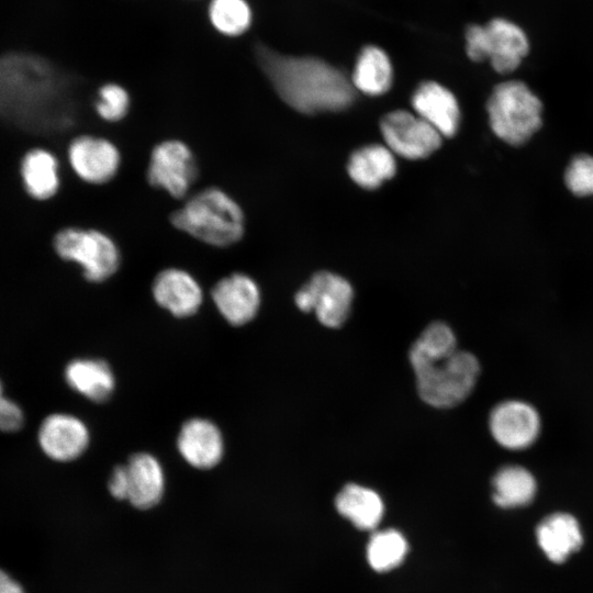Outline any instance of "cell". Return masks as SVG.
Here are the masks:
<instances>
[{
	"instance_id": "2",
	"label": "cell",
	"mask_w": 593,
	"mask_h": 593,
	"mask_svg": "<svg viewBox=\"0 0 593 593\" xmlns=\"http://www.w3.org/2000/svg\"><path fill=\"white\" fill-rule=\"evenodd\" d=\"M255 56L279 98L298 112L340 111L354 101L351 81L322 59L284 55L264 44H257Z\"/></svg>"
},
{
	"instance_id": "24",
	"label": "cell",
	"mask_w": 593,
	"mask_h": 593,
	"mask_svg": "<svg viewBox=\"0 0 593 593\" xmlns=\"http://www.w3.org/2000/svg\"><path fill=\"white\" fill-rule=\"evenodd\" d=\"M492 488L494 503L503 508H513L529 504L536 494L537 484L526 468L510 465L495 473Z\"/></svg>"
},
{
	"instance_id": "18",
	"label": "cell",
	"mask_w": 593,
	"mask_h": 593,
	"mask_svg": "<svg viewBox=\"0 0 593 593\" xmlns=\"http://www.w3.org/2000/svg\"><path fill=\"white\" fill-rule=\"evenodd\" d=\"M128 483L127 500L141 510L155 506L165 489L164 470L148 452L134 454L125 465Z\"/></svg>"
},
{
	"instance_id": "1",
	"label": "cell",
	"mask_w": 593,
	"mask_h": 593,
	"mask_svg": "<svg viewBox=\"0 0 593 593\" xmlns=\"http://www.w3.org/2000/svg\"><path fill=\"white\" fill-rule=\"evenodd\" d=\"M0 113L27 131L65 132L78 114L74 82L40 58H4L0 61Z\"/></svg>"
},
{
	"instance_id": "28",
	"label": "cell",
	"mask_w": 593,
	"mask_h": 593,
	"mask_svg": "<svg viewBox=\"0 0 593 593\" xmlns=\"http://www.w3.org/2000/svg\"><path fill=\"white\" fill-rule=\"evenodd\" d=\"M457 350L454 331L443 322L429 324L412 345L410 360L433 359Z\"/></svg>"
},
{
	"instance_id": "13",
	"label": "cell",
	"mask_w": 593,
	"mask_h": 593,
	"mask_svg": "<svg viewBox=\"0 0 593 593\" xmlns=\"http://www.w3.org/2000/svg\"><path fill=\"white\" fill-rule=\"evenodd\" d=\"M37 439L41 450L48 458L68 462L86 451L90 436L86 424L77 416L54 413L42 422Z\"/></svg>"
},
{
	"instance_id": "16",
	"label": "cell",
	"mask_w": 593,
	"mask_h": 593,
	"mask_svg": "<svg viewBox=\"0 0 593 593\" xmlns=\"http://www.w3.org/2000/svg\"><path fill=\"white\" fill-rule=\"evenodd\" d=\"M177 447L181 457L197 469H211L222 459L224 440L219 427L209 419H188L179 432Z\"/></svg>"
},
{
	"instance_id": "6",
	"label": "cell",
	"mask_w": 593,
	"mask_h": 593,
	"mask_svg": "<svg viewBox=\"0 0 593 593\" xmlns=\"http://www.w3.org/2000/svg\"><path fill=\"white\" fill-rule=\"evenodd\" d=\"M57 255L79 265L90 282L111 278L121 262L120 249L104 232L94 228L65 227L53 240Z\"/></svg>"
},
{
	"instance_id": "3",
	"label": "cell",
	"mask_w": 593,
	"mask_h": 593,
	"mask_svg": "<svg viewBox=\"0 0 593 593\" xmlns=\"http://www.w3.org/2000/svg\"><path fill=\"white\" fill-rule=\"evenodd\" d=\"M170 223L178 231L214 247L234 245L245 231L240 205L216 187L204 188L191 195L170 214Z\"/></svg>"
},
{
	"instance_id": "17",
	"label": "cell",
	"mask_w": 593,
	"mask_h": 593,
	"mask_svg": "<svg viewBox=\"0 0 593 593\" xmlns=\"http://www.w3.org/2000/svg\"><path fill=\"white\" fill-rule=\"evenodd\" d=\"M412 107L419 118L441 136H454L459 127L460 109L454 93L435 81H426L412 96Z\"/></svg>"
},
{
	"instance_id": "31",
	"label": "cell",
	"mask_w": 593,
	"mask_h": 593,
	"mask_svg": "<svg viewBox=\"0 0 593 593\" xmlns=\"http://www.w3.org/2000/svg\"><path fill=\"white\" fill-rule=\"evenodd\" d=\"M24 422L22 409L3 393L0 380V432L11 433L20 429Z\"/></svg>"
},
{
	"instance_id": "22",
	"label": "cell",
	"mask_w": 593,
	"mask_h": 593,
	"mask_svg": "<svg viewBox=\"0 0 593 593\" xmlns=\"http://www.w3.org/2000/svg\"><path fill=\"white\" fill-rule=\"evenodd\" d=\"M335 506L340 515L349 519L359 529H373L383 516V502L372 489L349 483L335 499Z\"/></svg>"
},
{
	"instance_id": "10",
	"label": "cell",
	"mask_w": 593,
	"mask_h": 593,
	"mask_svg": "<svg viewBox=\"0 0 593 593\" xmlns=\"http://www.w3.org/2000/svg\"><path fill=\"white\" fill-rule=\"evenodd\" d=\"M380 130L387 147L407 159H422L437 150L441 135L417 114L404 110L388 113Z\"/></svg>"
},
{
	"instance_id": "32",
	"label": "cell",
	"mask_w": 593,
	"mask_h": 593,
	"mask_svg": "<svg viewBox=\"0 0 593 593\" xmlns=\"http://www.w3.org/2000/svg\"><path fill=\"white\" fill-rule=\"evenodd\" d=\"M109 491L118 500H127L128 483L125 465L113 469L109 480Z\"/></svg>"
},
{
	"instance_id": "25",
	"label": "cell",
	"mask_w": 593,
	"mask_h": 593,
	"mask_svg": "<svg viewBox=\"0 0 593 593\" xmlns=\"http://www.w3.org/2000/svg\"><path fill=\"white\" fill-rule=\"evenodd\" d=\"M392 76L388 55L377 46H367L358 56L351 85L366 94L380 96L390 89Z\"/></svg>"
},
{
	"instance_id": "30",
	"label": "cell",
	"mask_w": 593,
	"mask_h": 593,
	"mask_svg": "<svg viewBox=\"0 0 593 593\" xmlns=\"http://www.w3.org/2000/svg\"><path fill=\"white\" fill-rule=\"evenodd\" d=\"M564 181L568 189L578 197L593 194V156H574L566 169Z\"/></svg>"
},
{
	"instance_id": "7",
	"label": "cell",
	"mask_w": 593,
	"mask_h": 593,
	"mask_svg": "<svg viewBox=\"0 0 593 593\" xmlns=\"http://www.w3.org/2000/svg\"><path fill=\"white\" fill-rule=\"evenodd\" d=\"M529 51L525 32L515 23L495 18L485 25L472 24L466 31V52L470 59H489L500 74L514 71Z\"/></svg>"
},
{
	"instance_id": "19",
	"label": "cell",
	"mask_w": 593,
	"mask_h": 593,
	"mask_svg": "<svg viewBox=\"0 0 593 593\" xmlns=\"http://www.w3.org/2000/svg\"><path fill=\"white\" fill-rule=\"evenodd\" d=\"M539 547L555 563L566 561L583 542L578 521L568 513H553L545 517L536 528Z\"/></svg>"
},
{
	"instance_id": "33",
	"label": "cell",
	"mask_w": 593,
	"mask_h": 593,
	"mask_svg": "<svg viewBox=\"0 0 593 593\" xmlns=\"http://www.w3.org/2000/svg\"><path fill=\"white\" fill-rule=\"evenodd\" d=\"M0 593H25L23 586L0 568Z\"/></svg>"
},
{
	"instance_id": "21",
	"label": "cell",
	"mask_w": 593,
	"mask_h": 593,
	"mask_svg": "<svg viewBox=\"0 0 593 593\" xmlns=\"http://www.w3.org/2000/svg\"><path fill=\"white\" fill-rule=\"evenodd\" d=\"M396 171L394 154L383 145L373 144L357 149L349 158L348 174L365 189H376Z\"/></svg>"
},
{
	"instance_id": "27",
	"label": "cell",
	"mask_w": 593,
	"mask_h": 593,
	"mask_svg": "<svg viewBox=\"0 0 593 593\" xmlns=\"http://www.w3.org/2000/svg\"><path fill=\"white\" fill-rule=\"evenodd\" d=\"M407 552V544L401 533L384 529L372 534L367 546V559L370 567L384 572L398 567Z\"/></svg>"
},
{
	"instance_id": "5",
	"label": "cell",
	"mask_w": 593,
	"mask_h": 593,
	"mask_svg": "<svg viewBox=\"0 0 593 593\" xmlns=\"http://www.w3.org/2000/svg\"><path fill=\"white\" fill-rule=\"evenodd\" d=\"M542 104L522 81L497 85L488 101L492 131L505 143L525 144L541 126Z\"/></svg>"
},
{
	"instance_id": "11",
	"label": "cell",
	"mask_w": 593,
	"mask_h": 593,
	"mask_svg": "<svg viewBox=\"0 0 593 593\" xmlns=\"http://www.w3.org/2000/svg\"><path fill=\"white\" fill-rule=\"evenodd\" d=\"M489 428L494 440L510 450H523L538 438L540 416L529 403L507 400L499 403L490 413Z\"/></svg>"
},
{
	"instance_id": "29",
	"label": "cell",
	"mask_w": 593,
	"mask_h": 593,
	"mask_svg": "<svg viewBox=\"0 0 593 593\" xmlns=\"http://www.w3.org/2000/svg\"><path fill=\"white\" fill-rule=\"evenodd\" d=\"M130 107L131 98L123 86L107 82L98 89L94 109L102 120L119 122L127 115Z\"/></svg>"
},
{
	"instance_id": "23",
	"label": "cell",
	"mask_w": 593,
	"mask_h": 593,
	"mask_svg": "<svg viewBox=\"0 0 593 593\" xmlns=\"http://www.w3.org/2000/svg\"><path fill=\"white\" fill-rule=\"evenodd\" d=\"M21 175L25 190L34 199H51L59 188L58 160L46 149L27 152L21 163Z\"/></svg>"
},
{
	"instance_id": "20",
	"label": "cell",
	"mask_w": 593,
	"mask_h": 593,
	"mask_svg": "<svg viewBox=\"0 0 593 593\" xmlns=\"http://www.w3.org/2000/svg\"><path fill=\"white\" fill-rule=\"evenodd\" d=\"M65 380L74 391L94 402L108 400L115 387L110 366L100 359L71 360L65 368Z\"/></svg>"
},
{
	"instance_id": "9",
	"label": "cell",
	"mask_w": 593,
	"mask_h": 593,
	"mask_svg": "<svg viewBox=\"0 0 593 593\" xmlns=\"http://www.w3.org/2000/svg\"><path fill=\"white\" fill-rule=\"evenodd\" d=\"M198 177L195 157L190 147L179 139L156 144L146 171L148 183L176 199L183 198Z\"/></svg>"
},
{
	"instance_id": "4",
	"label": "cell",
	"mask_w": 593,
	"mask_h": 593,
	"mask_svg": "<svg viewBox=\"0 0 593 593\" xmlns=\"http://www.w3.org/2000/svg\"><path fill=\"white\" fill-rule=\"evenodd\" d=\"M410 362L421 399L438 409L452 407L465 401L480 373L475 356L458 349L447 356Z\"/></svg>"
},
{
	"instance_id": "8",
	"label": "cell",
	"mask_w": 593,
	"mask_h": 593,
	"mask_svg": "<svg viewBox=\"0 0 593 593\" xmlns=\"http://www.w3.org/2000/svg\"><path fill=\"white\" fill-rule=\"evenodd\" d=\"M353 299L354 290L345 278L320 271L295 293L294 302L302 312H314L324 326L337 328L346 322Z\"/></svg>"
},
{
	"instance_id": "14",
	"label": "cell",
	"mask_w": 593,
	"mask_h": 593,
	"mask_svg": "<svg viewBox=\"0 0 593 593\" xmlns=\"http://www.w3.org/2000/svg\"><path fill=\"white\" fill-rule=\"evenodd\" d=\"M211 296L221 315L234 326L250 322L260 306L257 283L242 272H234L217 281Z\"/></svg>"
},
{
	"instance_id": "15",
	"label": "cell",
	"mask_w": 593,
	"mask_h": 593,
	"mask_svg": "<svg viewBox=\"0 0 593 593\" xmlns=\"http://www.w3.org/2000/svg\"><path fill=\"white\" fill-rule=\"evenodd\" d=\"M152 289L157 304L177 317L191 316L202 304L203 292L199 282L183 269L161 270Z\"/></svg>"
},
{
	"instance_id": "12",
	"label": "cell",
	"mask_w": 593,
	"mask_h": 593,
	"mask_svg": "<svg viewBox=\"0 0 593 593\" xmlns=\"http://www.w3.org/2000/svg\"><path fill=\"white\" fill-rule=\"evenodd\" d=\"M67 153L75 174L91 184L111 181L120 169V150L104 137L79 135L70 142Z\"/></svg>"
},
{
	"instance_id": "26",
	"label": "cell",
	"mask_w": 593,
	"mask_h": 593,
	"mask_svg": "<svg viewBox=\"0 0 593 593\" xmlns=\"http://www.w3.org/2000/svg\"><path fill=\"white\" fill-rule=\"evenodd\" d=\"M208 15L212 26L228 37L243 35L253 21L251 8L246 0H211Z\"/></svg>"
}]
</instances>
